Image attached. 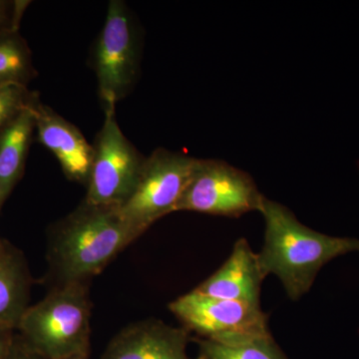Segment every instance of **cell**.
<instances>
[{"instance_id":"6da1fadb","label":"cell","mask_w":359,"mask_h":359,"mask_svg":"<svg viewBox=\"0 0 359 359\" xmlns=\"http://www.w3.org/2000/svg\"><path fill=\"white\" fill-rule=\"evenodd\" d=\"M139 238L119 208L83 200L49 228L46 280L50 287L89 285L120 252Z\"/></svg>"},{"instance_id":"7a4b0ae2","label":"cell","mask_w":359,"mask_h":359,"mask_svg":"<svg viewBox=\"0 0 359 359\" xmlns=\"http://www.w3.org/2000/svg\"><path fill=\"white\" fill-rule=\"evenodd\" d=\"M259 212L264 221V245L257 254L262 271L266 276H276L292 301L308 294L323 266L359 252L358 238L318 233L276 201L264 197Z\"/></svg>"},{"instance_id":"3957f363","label":"cell","mask_w":359,"mask_h":359,"mask_svg":"<svg viewBox=\"0 0 359 359\" xmlns=\"http://www.w3.org/2000/svg\"><path fill=\"white\" fill-rule=\"evenodd\" d=\"M92 304L89 285L53 287L29 306L16 334L45 359H66L90 353Z\"/></svg>"},{"instance_id":"277c9868","label":"cell","mask_w":359,"mask_h":359,"mask_svg":"<svg viewBox=\"0 0 359 359\" xmlns=\"http://www.w3.org/2000/svg\"><path fill=\"white\" fill-rule=\"evenodd\" d=\"M142 37L126 2L111 0L91 54L103 109L116 107L133 89L140 70Z\"/></svg>"},{"instance_id":"5b68a950","label":"cell","mask_w":359,"mask_h":359,"mask_svg":"<svg viewBox=\"0 0 359 359\" xmlns=\"http://www.w3.org/2000/svg\"><path fill=\"white\" fill-rule=\"evenodd\" d=\"M199 159L185 153L158 148L146 158L133 193L119 208L120 214L137 235L177 208Z\"/></svg>"},{"instance_id":"8992f818","label":"cell","mask_w":359,"mask_h":359,"mask_svg":"<svg viewBox=\"0 0 359 359\" xmlns=\"http://www.w3.org/2000/svg\"><path fill=\"white\" fill-rule=\"evenodd\" d=\"M102 127L93 145L91 170L84 201L92 205L120 208L133 193L146 156L125 136L116 107L104 109Z\"/></svg>"},{"instance_id":"52a82bcc","label":"cell","mask_w":359,"mask_h":359,"mask_svg":"<svg viewBox=\"0 0 359 359\" xmlns=\"http://www.w3.org/2000/svg\"><path fill=\"white\" fill-rule=\"evenodd\" d=\"M181 327L198 339L238 344L271 335L262 306L217 299L192 290L169 304Z\"/></svg>"},{"instance_id":"ba28073f","label":"cell","mask_w":359,"mask_h":359,"mask_svg":"<svg viewBox=\"0 0 359 359\" xmlns=\"http://www.w3.org/2000/svg\"><path fill=\"white\" fill-rule=\"evenodd\" d=\"M264 199L249 173L219 159H199L177 212L240 218Z\"/></svg>"},{"instance_id":"9c48e42d","label":"cell","mask_w":359,"mask_h":359,"mask_svg":"<svg viewBox=\"0 0 359 359\" xmlns=\"http://www.w3.org/2000/svg\"><path fill=\"white\" fill-rule=\"evenodd\" d=\"M191 340L192 334L185 328L149 318L123 328L102 359H191L187 353Z\"/></svg>"},{"instance_id":"30bf717a","label":"cell","mask_w":359,"mask_h":359,"mask_svg":"<svg viewBox=\"0 0 359 359\" xmlns=\"http://www.w3.org/2000/svg\"><path fill=\"white\" fill-rule=\"evenodd\" d=\"M35 132L45 148L55 156L69 181L87 185L91 170L93 146L72 123L39 101L33 108Z\"/></svg>"},{"instance_id":"8fae6325","label":"cell","mask_w":359,"mask_h":359,"mask_svg":"<svg viewBox=\"0 0 359 359\" xmlns=\"http://www.w3.org/2000/svg\"><path fill=\"white\" fill-rule=\"evenodd\" d=\"M257 254L245 238H238L230 256L196 289L200 294L261 306L264 278Z\"/></svg>"},{"instance_id":"7c38bea8","label":"cell","mask_w":359,"mask_h":359,"mask_svg":"<svg viewBox=\"0 0 359 359\" xmlns=\"http://www.w3.org/2000/svg\"><path fill=\"white\" fill-rule=\"evenodd\" d=\"M32 278L25 254L8 241L0 248V328L18 330L29 308Z\"/></svg>"},{"instance_id":"4fadbf2b","label":"cell","mask_w":359,"mask_h":359,"mask_svg":"<svg viewBox=\"0 0 359 359\" xmlns=\"http://www.w3.org/2000/svg\"><path fill=\"white\" fill-rule=\"evenodd\" d=\"M34 106L0 129V211L25 174L35 132Z\"/></svg>"},{"instance_id":"5bb4252c","label":"cell","mask_w":359,"mask_h":359,"mask_svg":"<svg viewBox=\"0 0 359 359\" xmlns=\"http://www.w3.org/2000/svg\"><path fill=\"white\" fill-rule=\"evenodd\" d=\"M36 76L32 50L20 32L0 35V86L27 87Z\"/></svg>"},{"instance_id":"9a60e30c","label":"cell","mask_w":359,"mask_h":359,"mask_svg":"<svg viewBox=\"0 0 359 359\" xmlns=\"http://www.w3.org/2000/svg\"><path fill=\"white\" fill-rule=\"evenodd\" d=\"M198 344L197 359H289L273 335L238 342L219 344L192 337Z\"/></svg>"},{"instance_id":"2e32d148","label":"cell","mask_w":359,"mask_h":359,"mask_svg":"<svg viewBox=\"0 0 359 359\" xmlns=\"http://www.w3.org/2000/svg\"><path fill=\"white\" fill-rule=\"evenodd\" d=\"M40 101L37 92L20 85L0 86V129Z\"/></svg>"},{"instance_id":"e0dca14e","label":"cell","mask_w":359,"mask_h":359,"mask_svg":"<svg viewBox=\"0 0 359 359\" xmlns=\"http://www.w3.org/2000/svg\"><path fill=\"white\" fill-rule=\"evenodd\" d=\"M30 4L26 0H0V35L20 32L21 20Z\"/></svg>"},{"instance_id":"ac0fdd59","label":"cell","mask_w":359,"mask_h":359,"mask_svg":"<svg viewBox=\"0 0 359 359\" xmlns=\"http://www.w3.org/2000/svg\"><path fill=\"white\" fill-rule=\"evenodd\" d=\"M6 359H45L40 356L39 354L34 353L32 351L22 339H20V335L15 334L14 337L13 346L11 347L8 354H7Z\"/></svg>"},{"instance_id":"d6986e66","label":"cell","mask_w":359,"mask_h":359,"mask_svg":"<svg viewBox=\"0 0 359 359\" xmlns=\"http://www.w3.org/2000/svg\"><path fill=\"white\" fill-rule=\"evenodd\" d=\"M15 334V330L0 328V359H6L13 346Z\"/></svg>"},{"instance_id":"ffe728a7","label":"cell","mask_w":359,"mask_h":359,"mask_svg":"<svg viewBox=\"0 0 359 359\" xmlns=\"http://www.w3.org/2000/svg\"><path fill=\"white\" fill-rule=\"evenodd\" d=\"M66 359H89V353L78 354V355L71 356Z\"/></svg>"},{"instance_id":"44dd1931","label":"cell","mask_w":359,"mask_h":359,"mask_svg":"<svg viewBox=\"0 0 359 359\" xmlns=\"http://www.w3.org/2000/svg\"><path fill=\"white\" fill-rule=\"evenodd\" d=\"M2 240H0V248H1Z\"/></svg>"}]
</instances>
